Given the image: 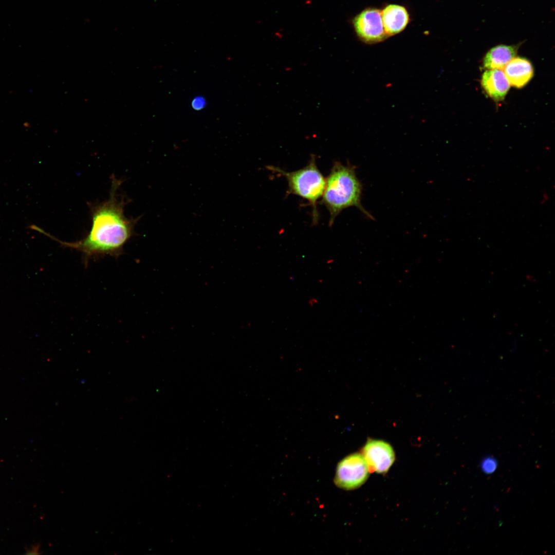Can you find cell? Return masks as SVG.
<instances>
[{
  "label": "cell",
  "instance_id": "cell-1",
  "mask_svg": "<svg viewBox=\"0 0 555 555\" xmlns=\"http://www.w3.org/2000/svg\"><path fill=\"white\" fill-rule=\"evenodd\" d=\"M122 181L112 177L109 196L106 200L90 203L91 226L83 238L74 242L49 237L63 246L76 250L83 255L85 264L91 258L104 255L118 257L123 253L124 245L135 234V227L139 219L129 218L124 214L127 201L119 193Z\"/></svg>",
  "mask_w": 555,
  "mask_h": 555
},
{
  "label": "cell",
  "instance_id": "cell-2",
  "mask_svg": "<svg viewBox=\"0 0 555 555\" xmlns=\"http://www.w3.org/2000/svg\"><path fill=\"white\" fill-rule=\"evenodd\" d=\"M362 185L357 176L355 167L335 162L326 178L322 202L330 214L329 225L345 209L355 207L368 218L373 217L361 203Z\"/></svg>",
  "mask_w": 555,
  "mask_h": 555
},
{
  "label": "cell",
  "instance_id": "cell-3",
  "mask_svg": "<svg viewBox=\"0 0 555 555\" xmlns=\"http://www.w3.org/2000/svg\"><path fill=\"white\" fill-rule=\"evenodd\" d=\"M267 168L286 179L288 193L299 196L309 202L312 209V221L316 223L319 218L317 203L323 195L326 178L317 167L315 156L311 157L305 166L294 171L287 172L273 166H268Z\"/></svg>",
  "mask_w": 555,
  "mask_h": 555
},
{
  "label": "cell",
  "instance_id": "cell-4",
  "mask_svg": "<svg viewBox=\"0 0 555 555\" xmlns=\"http://www.w3.org/2000/svg\"><path fill=\"white\" fill-rule=\"evenodd\" d=\"M369 473L362 455L355 453L344 457L338 463L334 482L340 488L353 490L366 482Z\"/></svg>",
  "mask_w": 555,
  "mask_h": 555
},
{
  "label": "cell",
  "instance_id": "cell-5",
  "mask_svg": "<svg viewBox=\"0 0 555 555\" xmlns=\"http://www.w3.org/2000/svg\"><path fill=\"white\" fill-rule=\"evenodd\" d=\"M354 31L360 41L368 44L382 42L388 37L384 30L381 11L376 8H367L352 20Z\"/></svg>",
  "mask_w": 555,
  "mask_h": 555
},
{
  "label": "cell",
  "instance_id": "cell-6",
  "mask_svg": "<svg viewBox=\"0 0 555 555\" xmlns=\"http://www.w3.org/2000/svg\"><path fill=\"white\" fill-rule=\"evenodd\" d=\"M369 472L386 473L393 464L395 455L391 446L386 442L368 439L362 450V454Z\"/></svg>",
  "mask_w": 555,
  "mask_h": 555
},
{
  "label": "cell",
  "instance_id": "cell-7",
  "mask_svg": "<svg viewBox=\"0 0 555 555\" xmlns=\"http://www.w3.org/2000/svg\"><path fill=\"white\" fill-rule=\"evenodd\" d=\"M382 22L388 37L403 31L410 22L408 9L398 4H388L381 10Z\"/></svg>",
  "mask_w": 555,
  "mask_h": 555
},
{
  "label": "cell",
  "instance_id": "cell-8",
  "mask_svg": "<svg viewBox=\"0 0 555 555\" xmlns=\"http://www.w3.org/2000/svg\"><path fill=\"white\" fill-rule=\"evenodd\" d=\"M481 85L486 94L495 101L503 100L507 94L510 84L501 69H487L481 78Z\"/></svg>",
  "mask_w": 555,
  "mask_h": 555
},
{
  "label": "cell",
  "instance_id": "cell-9",
  "mask_svg": "<svg viewBox=\"0 0 555 555\" xmlns=\"http://www.w3.org/2000/svg\"><path fill=\"white\" fill-rule=\"evenodd\" d=\"M503 69L510 85L518 88L525 86L534 75L530 61L522 57H514Z\"/></svg>",
  "mask_w": 555,
  "mask_h": 555
},
{
  "label": "cell",
  "instance_id": "cell-10",
  "mask_svg": "<svg viewBox=\"0 0 555 555\" xmlns=\"http://www.w3.org/2000/svg\"><path fill=\"white\" fill-rule=\"evenodd\" d=\"M517 45H498L491 48L485 54L483 65L486 69L503 70L506 65L516 57Z\"/></svg>",
  "mask_w": 555,
  "mask_h": 555
},
{
  "label": "cell",
  "instance_id": "cell-11",
  "mask_svg": "<svg viewBox=\"0 0 555 555\" xmlns=\"http://www.w3.org/2000/svg\"><path fill=\"white\" fill-rule=\"evenodd\" d=\"M497 463L493 457L488 456L482 460L480 467L482 471L486 474L493 473L496 469Z\"/></svg>",
  "mask_w": 555,
  "mask_h": 555
},
{
  "label": "cell",
  "instance_id": "cell-12",
  "mask_svg": "<svg viewBox=\"0 0 555 555\" xmlns=\"http://www.w3.org/2000/svg\"><path fill=\"white\" fill-rule=\"evenodd\" d=\"M26 554H39L41 553L40 546L38 544L33 545L30 548L26 549Z\"/></svg>",
  "mask_w": 555,
  "mask_h": 555
},
{
  "label": "cell",
  "instance_id": "cell-13",
  "mask_svg": "<svg viewBox=\"0 0 555 555\" xmlns=\"http://www.w3.org/2000/svg\"><path fill=\"white\" fill-rule=\"evenodd\" d=\"M203 105V101L200 99H195L193 102V107L197 109L201 108Z\"/></svg>",
  "mask_w": 555,
  "mask_h": 555
}]
</instances>
